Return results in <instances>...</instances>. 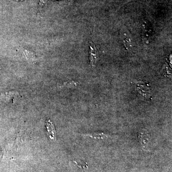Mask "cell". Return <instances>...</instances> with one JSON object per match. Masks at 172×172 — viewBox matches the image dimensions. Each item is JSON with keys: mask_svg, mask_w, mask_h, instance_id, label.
<instances>
[{"mask_svg": "<svg viewBox=\"0 0 172 172\" xmlns=\"http://www.w3.org/2000/svg\"><path fill=\"white\" fill-rule=\"evenodd\" d=\"M98 60V54L96 46L93 43L89 45V61L93 67L96 66Z\"/></svg>", "mask_w": 172, "mask_h": 172, "instance_id": "6da1fadb", "label": "cell"}, {"mask_svg": "<svg viewBox=\"0 0 172 172\" xmlns=\"http://www.w3.org/2000/svg\"><path fill=\"white\" fill-rule=\"evenodd\" d=\"M46 125L48 137L52 141H56L57 139V132L53 123L50 119H48L46 121Z\"/></svg>", "mask_w": 172, "mask_h": 172, "instance_id": "7a4b0ae2", "label": "cell"}, {"mask_svg": "<svg viewBox=\"0 0 172 172\" xmlns=\"http://www.w3.org/2000/svg\"><path fill=\"white\" fill-rule=\"evenodd\" d=\"M122 30L121 34L125 47L128 50L130 49L132 47V39L131 35L127 30L122 29Z\"/></svg>", "mask_w": 172, "mask_h": 172, "instance_id": "3957f363", "label": "cell"}, {"mask_svg": "<svg viewBox=\"0 0 172 172\" xmlns=\"http://www.w3.org/2000/svg\"><path fill=\"white\" fill-rule=\"evenodd\" d=\"M137 88L139 91V92L141 95H143L144 97L150 98V91L149 89L148 85H145L143 83H138L136 86Z\"/></svg>", "mask_w": 172, "mask_h": 172, "instance_id": "277c9868", "label": "cell"}, {"mask_svg": "<svg viewBox=\"0 0 172 172\" xmlns=\"http://www.w3.org/2000/svg\"><path fill=\"white\" fill-rule=\"evenodd\" d=\"M86 135L95 139H103L107 138V135L103 132H94L87 134Z\"/></svg>", "mask_w": 172, "mask_h": 172, "instance_id": "5b68a950", "label": "cell"}, {"mask_svg": "<svg viewBox=\"0 0 172 172\" xmlns=\"http://www.w3.org/2000/svg\"><path fill=\"white\" fill-rule=\"evenodd\" d=\"M73 162L76 163V165L79 167L82 168V169H86L88 168L87 163L86 162L80 160H76L73 161Z\"/></svg>", "mask_w": 172, "mask_h": 172, "instance_id": "8992f818", "label": "cell"}, {"mask_svg": "<svg viewBox=\"0 0 172 172\" xmlns=\"http://www.w3.org/2000/svg\"><path fill=\"white\" fill-rule=\"evenodd\" d=\"M77 83L75 81H68L64 82L63 84L60 85V87H66L73 88L77 86Z\"/></svg>", "mask_w": 172, "mask_h": 172, "instance_id": "52a82bcc", "label": "cell"}, {"mask_svg": "<svg viewBox=\"0 0 172 172\" xmlns=\"http://www.w3.org/2000/svg\"><path fill=\"white\" fill-rule=\"evenodd\" d=\"M148 135H144V134H141L140 135L141 143L143 145L148 144L149 142V137H148Z\"/></svg>", "mask_w": 172, "mask_h": 172, "instance_id": "ba28073f", "label": "cell"}]
</instances>
